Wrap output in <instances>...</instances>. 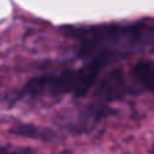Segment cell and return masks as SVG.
<instances>
[{"label": "cell", "mask_w": 154, "mask_h": 154, "mask_svg": "<svg viewBox=\"0 0 154 154\" xmlns=\"http://www.w3.org/2000/svg\"><path fill=\"white\" fill-rule=\"evenodd\" d=\"M132 74L135 79L154 96V61L139 60L132 67Z\"/></svg>", "instance_id": "3"}, {"label": "cell", "mask_w": 154, "mask_h": 154, "mask_svg": "<svg viewBox=\"0 0 154 154\" xmlns=\"http://www.w3.org/2000/svg\"><path fill=\"white\" fill-rule=\"evenodd\" d=\"M60 154H71L70 151H63V153H60Z\"/></svg>", "instance_id": "6"}, {"label": "cell", "mask_w": 154, "mask_h": 154, "mask_svg": "<svg viewBox=\"0 0 154 154\" xmlns=\"http://www.w3.org/2000/svg\"><path fill=\"white\" fill-rule=\"evenodd\" d=\"M125 83L123 76L119 72H112L101 82L100 85L98 96L102 100H113L117 97L124 96L125 93Z\"/></svg>", "instance_id": "2"}, {"label": "cell", "mask_w": 154, "mask_h": 154, "mask_svg": "<svg viewBox=\"0 0 154 154\" xmlns=\"http://www.w3.org/2000/svg\"><path fill=\"white\" fill-rule=\"evenodd\" d=\"M151 154H154V145H153V147H151Z\"/></svg>", "instance_id": "7"}, {"label": "cell", "mask_w": 154, "mask_h": 154, "mask_svg": "<svg viewBox=\"0 0 154 154\" xmlns=\"http://www.w3.org/2000/svg\"><path fill=\"white\" fill-rule=\"evenodd\" d=\"M105 61L94 59L79 70H68L61 72L47 74L33 78L22 89L23 96L33 98L37 97H57L63 94H72L82 97L91 89L97 81L101 67Z\"/></svg>", "instance_id": "1"}, {"label": "cell", "mask_w": 154, "mask_h": 154, "mask_svg": "<svg viewBox=\"0 0 154 154\" xmlns=\"http://www.w3.org/2000/svg\"><path fill=\"white\" fill-rule=\"evenodd\" d=\"M11 134L19 135L23 138H30V139H40V140H49L52 139L53 134L49 130L37 127L33 124H18L11 128Z\"/></svg>", "instance_id": "4"}, {"label": "cell", "mask_w": 154, "mask_h": 154, "mask_svg": "<svg viewBox=\"0 0 154 154\" xmlns=\"http://www.w3.org/2000/svg\"><path fill=\"white\" fill-rule=\"evenodd\" d=\"M0 154H37L29 147H17V146H2Z\"/></svg>", "instance_id": "5"}]
</instances>
